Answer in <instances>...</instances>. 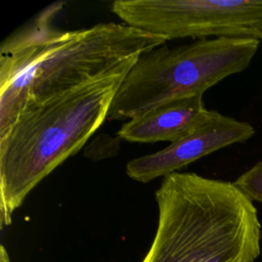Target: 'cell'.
Wrapping results in <instances>:
<instances>
[{
  "label": "cell",
  "mask_w": 262,
  "mask_h": 262,
  "mask_svg": "<svg viewBox=\"0 0 262 262\" xmlns=\"http://www.w3.org/2000/svg\"><path fill=\"white\" fill-rule=\"evenodd\" d=\"M158 228L141 262H255L261 224L233 183L195 173L164 177L155 193Z\"/></svg>",
  "instance_id": "2"
},
{
  "label": "cell",
  "mask_w": 262,
  "mask_h": 262,
  "mask_svg": "<svg viewBox=\"0 0 262 262\" xmlns=\"http://www.w3.org/2000/svg\"><path fill=\"white\" fill-rule=\"evenodd\" d=\"M209 112L202 95L167 101L128 120L118 135L129 142H174L192 132Z\"/></svg>",
  "instance_id": "7"
},
{
  "label": "cell",
  "mask_w": 262,
  "mask_h": 262,
  "mask_svg": "<svg viewBox=\"0 0 262 262\" xmlns=\"http://www.w3.org/2000/svg\"><path fill=\"white\" fill-rule=\"evenodd\" d=\"M128 72L27 105L0 134V220L9 225L29 192L101 126Z\"/></svg>",
  "instance_id": "3"
},
{
  "label": "cell",
  "mask_w": 262,
  "mask_h": 262,
  "mask_svg": "<svg viewBox=\"0 0 262 262\" xmlns=\"http://www.w3.org/2000/svg\"><path fill=\"white\" fill-rule=\"evenodd\" d=\"M255 133L245 122L210 111L207 118L192 132L171 142L165 148L129 161L127 175L146 183L158 177H166L195 160L233 143L245 142Z\"/></svg>",
  "instance_id": "6"
},
{
  "label": "cell",
  "mask_w": 262,
  "mask_h": 262,
  "mask_svg": "<svg viewBox=\"0 0 262 262\" xmlns=\"http://www.w3.org/2000/svg\"><path fill=\"white\" fill-rule=\"evenodd\" d=\"M57 9L49 7L1 45L0 134L27 105L128 72L141 54L167 41L124 23L56 31L49 20Z\"/></svg>",
  "instance_id": "1"
},
{
  "label": "cell",
  "mask_w": 262,
  "mask_h": 262,
  "mask_svg": "<svg viewBox=\"0 0 262 262\" xmlns=\"http://www.w3.org/2000/svg\"><path fill=\"white\" fill-rule=\"evenodd\" d=\"M112 11L126 25L172 39L251 37L262 0H118Z\"/></svg>",
  "instance_id": "5"
},
{
  "label": "cell",
  "mask_w": 262,
  "mask_h": 262,
  "mask_svg": "<svg viewBox=\"0 0 262 262\" xmlns=\"http://www.w3.org/2000/svg\"><path fill=\"white\" fill-rule=\"evenodd\" d=\"M259 44L253 37H220L144 52L122 81L107 119L130 120L167 101L204 96L224 78L244 71Z\"/></svg>",
  "instance_id": "4"
},
{
  "label": "cell",
  "mask_w": 262,
  "mask_h": 262,
  "mask_svg": "<svg viewBox=\"0 0 262 262\" xmlns=\"http://www.w3.org/2000/svg\"><path fill=\"white\" fill-rule=\"evenodd\" d=\"M233 184L250 200L262 203V162L243 173Z\"/></svg>",
  "instance_id": "8"
},
{
  "label": "cell",
  "mask_w": 262,
  "mask_h": 262,
  "mask_svg": "<svg viewBox=\"0 0 262 262\" xmlns=\"http://www.w3.org/2000/svg\"><path fill=\"white\" fill-rule=\"evenodd\" d=\"M251 37L262 40V20L257 23L252 29H251Z\"/></svg>",
  "instance_id": "9"
}]
</instances>
